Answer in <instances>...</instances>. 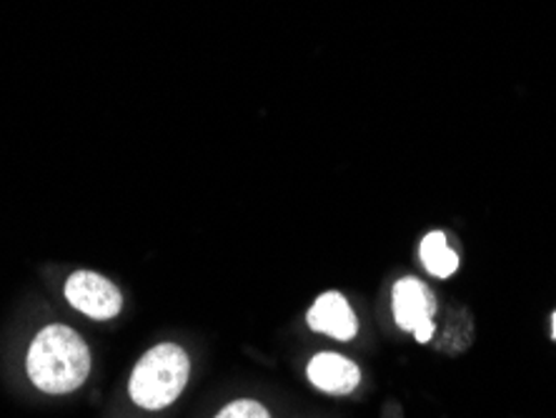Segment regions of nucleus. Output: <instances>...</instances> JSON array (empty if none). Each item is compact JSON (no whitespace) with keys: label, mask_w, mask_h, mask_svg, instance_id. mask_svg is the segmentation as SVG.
<instances>
[{"label":"nucleus","mask_w":556,"mask_h":418,"mask_svg":"<svg viewBox=\"0 0 556 418\" xmlns=\"http://www.w3.org/2000/svg\"><path fill=\"white\" fill-rule=\"evenodd\" d=\"M33 387L46 393H71L84 387L91 371V351L68 326H46L33 339L26 358Z\"/></svg>","instance_id":"1"},{"label":"nucleus","mask_w":556,"mask_h":418,"mask_svg":"<svg viewBox=\"0 0 556 418\" xmlns=\"http://www.w3.org/2000/svg\"><path fill=\"white\" fill-rule=\"evenodd\" d=\"M188 371H191V364H188L186 351L176 343H161L134 368L128 387L130 398L141 408L161 411L181 396L188 383Z\"/></svg>","instance_id":"2"},{"label":"nucleus","mask_w":556,"mask_h":418,"mask_svg":"<svg viewBox=\"0 0 556 418\" xmlns=\"http://www.w3.org/2000/svg\"><path fill=\"white\" fill-rule=\"evenodd\" d=\"M65 299L80 314L98 318V321L118 316L121 306H124V296H121L116 286L109 278L91 274V270H78V274L68 278V283H65Z\"/></svg>","instance_id":"3"},{"label":"nucleus","mask_w":556,"mask_h":418,"mask_svg":"<svg viewBox=\"0 0 556 418\" xmlns=\"http://www.w3.org/2000/svg\"><path fill=\"white\" fill-rule=\"evenodd\" d=\"M433 314H437V299L416 278H402L394 286V318L404 331H412L416 341L427 343L433 335Z\"/></svg>","instance_id":"4"},{"label":"nucleus","mask_w":556,"mask_h":418,"mask_svg":"<svg viewBox=\"0 0 556 418\" xmlns=\"http://www.w3.org/2000/svg\"><path fill=\"white\" fill-rule=\"evenodd\" d=\"M306 321L314 331L326 333L339 341H351L358 331L354 311H351L349 301L339 291H329L324 296H318L308 311Z\"/></svg>","instance_id":"5"},{"label":"nucleus","mask_w":556,"mask_h":418,"mask_svg":"<svg viewBox=\"0 0 556 418\" xmlns=\"http://www.w3.org/2000/svg\"><path fill=\"white\" fill-rule=\"evenodd\" d=\"M308 381L318 391L333 393V396H346L362 383V371L356 364L339 354H318L308 364Z\"/></svg>","instance_id":"6"},{"label":"nucleus","mask_w":556,"mask_h":418,"mask_svg":"<svg viewBox=\"0 0 556 418\" xmlns=\"http://www.w3.org/2000/svg\"><path fill=\"white\" fill-rule=\"evenodd\" d=\"M421 261L431 276L448 278L459 268V256L452 245L446 243V236L441 231H431L427 239L421 241Z\"/></svg>","instance_id":"7"},{"label":"nucleus","mask_w":556,"mask_h":418,"mask_svg":"<svg viewBox=\"0 0 556 418\" xmlns=\"http://www.w3.org/2000/svg\"><path fill=\"white\" fill-rule=\"evenodd\" d=\"M216 418H271V414H268L266 408L258 404V401L241 398V401H233V404L220 408Z\"/></svg>","instance_id":"8"},{"label":"nucleus","mask_w":556,"mask_h":418,"mask_svg":"<svg viewBox=\"0 0 556 418\" xmlns=\"http://www.w3.org/2000/svg\"><path fill=\"white\" fill-rule=\"evenodd\" d=\"M552 339L556 341V311H554V316H552Z\"/></svg>","instance_id":"9"}]
</instances>
